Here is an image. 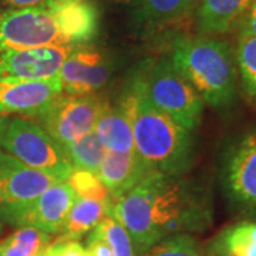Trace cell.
<instances>
[{
	"label": "cell",
	"instance_id": "cell-30",
	"mask_svg": "<svg viewBox=\"0 0 256 256\" xmlns=\"http://www.w3.org/2000/svg\"><path fill=\"white\" fill-rule=\"evenodd\" d=\"M54 0H0V10L3 9H33L48 6Z\"/></svg>",
	"mask_w": 256,
	"mask_h": 256
},
{
	"label": "cell",
	"instance_id": "cell-22",
	"mask_svg": "<svg viewBox=\"0 0 256 256\" xmlns=\"http://www.w3.org/2000/svg\"><path fill=\"white\" fill-rule=\"evenodd\" d=\"M234 52L242 94L256 108V37H238Z\"/></svg>",
	"mask_w": 256,
	"mask_h": 256
},
{
	"label": "cell",
	"instance_id": "cell-20",
	"mask_svg": "<svg viewBox=\"0 0 256 256\" xmlns=\"http://www.w3.org/2000/svg\"><path fill=\"white\" fill-rule=\"evenodd\" d=\"M110 204L84 200L76 196L72 208L67 214L63 229L56 236V240H80L87 236L108 214Z\"/></svg>",
	"mask_w": 256,
	"mask_h": 256
},
{
	"label": "cell",
	"instance_id": "cell-27",
	"mask_svg": "<svg viewBox=\"0 0 256 256\" xmlns=\"http://www.w3.org/2000/svg\"><path fill=\"white\" fill-rule=\"evenodd\" d=\"M44 256H87L86 248L78 240H53Z\"/></svg>",
	"mask_w": 256,
	"mask_h": 256
},
{
	"label": "cell",
	"instance_id": "cell-31",
	"mask_svg": "<svg viewBox=\"0 0 256 256\" xmlns=\"http://www.w3.org/2000/svg\"><path fill=\"white\" fill-rule=\"evenodd\" d=\"M84 0H54L52 4L56 8H64V6H70V4H76V3H80Z\"/></svg>",
	"mask_w": 256,
	"mask_h": 256
},
{
	"label": "cell",
	"instance_id": "cell-11",
	"mask_svg": "<svg viewBox=\"0 0 256 256\" xmlns=\"http://www.w3.org/2000/svg\"><path fill=\"white\" fill-rule=\"evenodd\" d=\"M77 44H53L0 54V80H47L58 76Z\"/></svg>",
	"mask_w": 256,
	"mask_h": 256
},
{
	"label": "cell",
	"instance_id": "cell-33",
	"mask_svg": "<svg viewBox=\"0 0 256 256\" xmlns=\"http://www.w3.org/2000/svg\"><path fill=\"white\" fill-rule=\"evenodd\" d=\"M204 256H225V255H220V254H212V252H205Z\"/></svg>",
	"mask_w": 256,
	"mask_h": 256
},
{
	"label": "cell",
	"instance_id": "cell-14",
	"mask_svg": "<svg viewBox=\"0 0 256 256\" xmlns=\"http://www.w3.org/2000/svg\"><path fill=\"white\" fill-rule=\"evenodd\" d=\"M151 172V168L136 151H107L101 161L97 175L110 192L111 200H116L132 190Z\"/></svg>",
	"mask_w": 256,
	"mask_h": 256
},
{
	"label": "cell",
	"instance_id": "cell-15",
	"mask_svg": "<svg viewBox=\"0 0 256 256\" xmlns=\"http://www.w3.org/2000/svg\"><path fill=\"white\" fill-rule=\"evenodd\" d=\"M256 0H200L195 9L198 34L220 36L235 30Z\"/></svg>",
	"mask_w": 256,
	"mask_h": 256
},
{
	"label": "cell",
	"instance_id": "cell-19",
	"mask_svg": "<svg viewBox=\"0 0 256 256\" xmlns=\"http://www.w3.org/2000/svg\"><path fill=\"white\" fill-rule=\"evenodd\" d=\"M205 252L225 256H256V218H242L220 229Z\"/></svg>",
	"mask_w": 256,
	"mask_h": 256
},
{
	"label": "cell",
	"instance_id": "cell-3",
	"mask_svg": "<svg viewBox=\"0 0 256 256\" xmlns=\"http://www.w3.org/2000/svg\"><path fill=\"white\" fill-rule=\"evenodd\" d=\"M174 68L201 96L204 104L225 110L238 97L235 52L216 36H180L171 44Z\"/></svg>",
	"mask_w": 256,
	"mask_h": 256
},
{
	"label": "cell",
	"instance_id": "cell-23",
	"mask_svg": "<svg viewBox=\"0 0 256 256\" xmlns=\"http://www.w3.org/2000/svg\"><path fill=\"white\" fill-rule=\"evenodd\" d=\"M62 151L73 168L92 171L96 174L107 152V150L104 148L94 132H90L80 140L64 146L62 148Z\"/></svg>",
	"mask_w": 256,
	"mask_h": 256
},
{
	"label": "cell",
	"instance_id": "cell-7",
	"mask_svg": "<svg viewBox=\"0 0 256 256\" xmlns=\"http://www.w3.org/2000/svg\"><path fill=\"white\" fill-rule=\"evenodd\" d=\"M67 44L52 4L0 10V54L32 47Z\"/></svg>",
	"mask_w": 256,
	"mask_h": 256
},
{
	"label": "cell",
	"instance_id": "cell-8",
	"mask_svg": "<svg viewBox=\"0 0 256 256\" xmlns=\"http://www.w3.org/2000/svg\"><path fill=\"white\" fill-rule=\"evenodd\" d=\"M220 184L229 205L256 218V128L236 140L224 156Z\"/></svg>",
	"mask_w": 256,
	"mask_h": 256
},
{
	"label": "cell",
	"instance_id": "cell-10",
	"mask_svg": "<svg viewBox=\"0 0 256 256\" xmlns=\"http://www.w3.org/2000/svg\"><path fill=\"white\" fill-rule=\"evenodd\" d=\"M114 63L104 48L92 43L77 44L58 73L63 94H97L111 80Z\"/></svg>",
	"mask_w": 256,
	"mask_h": 256
},
{
	"label": "cell",
	"instance_id": "cell-29",
	"mask_svg": "<svg viewBox=\"0 0 256 256\" xmlns=\"http://www.w3.org/2000/svg\"><path fill=\"white\" fill-rule=\"evenodd\" d=\"M235 30L238 37H256V3L240 18Z\"/></svg>",
	"mask_w": 256,
	"mask_h": 256
},
{
	"label": "cell",
	"instance_id": "cell-17",
	"mask_svg": "<svg viewBox=\"0 0 256 256\" xmlns=\"http://www.w3.org/2000/svg\"><path fill=\"white\" fill-rule=\"evenodd\" d=\"M53 8L58 28L67 44L92 43L100 30V12L94 2L84 0L64 8Z\"/></svg>",
	"mask_w": 256,
	"mask_h": 256
},
{
	"label": "cell",
	"instance_id": "cell-4",
	"mask_svg": "<svg viewBox=\"0 0 256 256\" xmlns=\"http://www.w3.org/2000/svg\"><path fill=\"white\" fill-rule=\"evenodd\" d=\"M138 72L150 101L194 134L201 126L205 104L196 90L175 70L168 54L142 63Z\"/></svg>",
	"mask_w": 256,
	"mask_h": 256
},
{
	"label": "cell",
	"instance_id": "cell-28",
	"mask_svg": "<svg viewBox=\"0 0 256 256\" xmlns=\"http://www.w3.org/2000/svg\"><path fill=\"white\" fill-rule=\"evenodd\" d=\"M84 248H86L87 256H112L108 245L101 238L100 234L96 229L87 235Z\"/></svg>",
	"mask_w": 256,
	"mask_h": 256
},
{
	"label": "cell",
	"instance_id": "cell-34",
	"mask_svg": "<svg viewBox=\"0 0 256 256\" xmlns=\"http://www.w3.org/2000/svg\"><path fill=\"white\" fill-rule=\"evenodd\" d=\"M0 234H2V224H0Z\"/></svg>",
	"mask_w": 256,
	"mask_h": 256
},
{
	"label": "cell",
	"instance_id": "cell-24",
	"mask_svg": "<svg viewBox=\"0 0 256 256\" xmlns=\"http://www.w3.org/2000/svg\"><path fill=\"white\" fill-rule=\"evenodd\" d=\"M96 230L106 240L112 256H137L130 234L111 214H107L101 220Z\"/></svg>",
	"mask_w": 256,
	"mask_h": 256
},
{
	"label": "cell",
	"instance_id": "cell-6",
	"mask_svg": "<svg viewBox=\"0 0 256 256\" xmlns=\"http://www.w3.org/2000/svg\"><path fill=\"white\" fill-rule=\"evenodd\" d=\"M106 98L98 94L58 96L36 118L40 127L60 148L92 132Z\"/></svg>",
	"mask_w": 256,
	"mask_h": 256
},
{
	"label": "cell",
	"instance_id": "cell-26",
	"mask_svg": "<svg viewBox=\"0 0 256 256\" xmlns=\"http://www.w3.org/2000/svg\"><path fill=\"white\" fill-rule=\"evenodd\" d=\"M201 244L194 235L180 234L160 240L138 256H204Z\"/></svg>",
	"mask_w": 256,
	"mask_h": 256
},
{
	"label": "cell",
	"instance_id": "cell-21",
	"mask_svg": "<svg viewBox=\"0 0 256 256\" xmlns=\"http://www.w3.org/2000/svg\"><path fill=\"white\" fill-rule=\"evenodd\" d=\"M56 236L32 226H20L0 240V256H44Z\"/></svg>",
	"mask_w": 256,
	"mask_h": 256
},
{
	"label": "cell",
	"instance_id": "cell-2",
	"mask_svg": "<svg viewBox=\"0 0 256 256\" xmlns=\"http://www.w3.org/2000/svg\"><path fill=\"white\" fill-rule=\"evenodd\" d=\"M117 102L130 120L134 150L151 171L186 175L195 160L194 134L150 101L140 72L128 80Z\"/></svg>",
	"mask_w": 256,
	"mask_h": 256
},
{
	"label": "cell",
	"instance_id": "cell-12",
	"mask_svg": "<svg viewBox=\"0 0 256 256\" xmlns=\"http://www.w3.org/2000/svg\"><path fill=\"white\" fill-rule=\"evenodd\" d=\"M62 92L58 76L47 80H0V114L36 118Z\"/></svg>",
	"mask_w": 256,
	"mask_h": 256
},
{
	"label": "cell",
	"instance_id": "cell-13",
	"mask_svg": "<svg viewBox=\"0 0 256 256\" xmlns=\"http://www.w3.org/2000/svg\"><path fill=\"white\" fill-rule=\"evenodd\" d=\"M76 196L67 182L53 184L18 214L13 226H32L57 236Z\"/></svg>",
	"mask_w": 256,
	"mask_h": 256
},
{
	"label": "cell",
	"instance_id": "cell-18",
	"mask_svg": "<svg viewBox=\"0 0 256 256\" xmlns=\"http://www.w3.org/2000/svg\"><path fill=\"white\" fill-rule=\"evenodd\" d=\"M92 132L97 136L107 151H112V152L136 151L130 120L124 110L118 106V102L112 104L106 100Z\"/></svg>",
	"mask_w": 256,
	"mask_h": 256
},
{
	"label": "cell",
	"instance_id": "cell-16",
	"mask_svg": "<svg viewBox=\"0 0 256 256\" xmlns=\"http://www.w3.org/2000/svg\"><path fill=\"white\" fill-rule=\"evenodd\" d=\"M200 0H134L132 22L140 30L154 32L190 18Z\"/></svg>",
	"mask_w": 256,
	"mask_h": 256
},
{
	"label": "cell",
	"instance_id": "cell-32",
	"mask_svg": "<svg viewBox=\"0 0 256 256\" xmlns=\"http://www.w3.org/2000/svg\"><path fill=\"white\" fill-rule=\"evenodd\" d=\"M106 3H110V4H131L134 0H102Z\"/></svg>",
	"mask_w": 256,
	"mask_h": 256
},
{
	"label": "cell",
	"instance_id": "cell-5",
	"mask_svg": "<svg viewBox=\"0 0 256 256\" xmlns=\"http://www.w3.org/2000/svg\"><path fill=\"white\" fill-rule=\"evenodd\" d=\"M0 150L32 170L66 182L73 166L34 120L0 114Z\"/></svg>",
	"mask_w": 256,
	"mask_h": 256
},
{
	"label": "cell",
	"instance_id": "cell-9",
	"mask_svg": "<svg viewBox=\"0 0 256 256\" xmlns=\"http://www.w3.org/2000/svg\"><path fill=\"white\" fill-rule=\"evenodd\" d=\"M56 182L0 150V224L14 225L18 214Z\"/></svg>",
	"mask_w": 256,
	"mask_h": 256
},
{
	"label": "cell",
	"instance_id": "cell-25",
	"mask_svg": "<svg viewBox=\"0 0 256 256\" xmlns=\"http://www.w3.org/2000/svg\"><path fill=\"white\" fill-rule=\"evenodd\" d=\"M66 182L68 184V186L73 190L74 194L80 198L104 202V204L111 202L110 192L106 188V185L101 182V180L96 172L73 168Z\"/></svg>",
	"mask_w": 256,
	"mask_h": 256
},
{
	"label": "cell",
	"instance_id": "cell-1",
	"mask_svg": "<svg viewBox=\"0 0 256 256\" xmlns=\"http://www.w3.org/2000/svg\"><path fill=\"white\" fill-rule=\"evenodd\" d=\"M132 239L141 255L160 240L198 234L210 228L214 218L210 190L186 175L151 172L132 190L108 206Z\"/></svg>",
	"mask_w": 256,
	"mask_h": 256
}]
</instances>
